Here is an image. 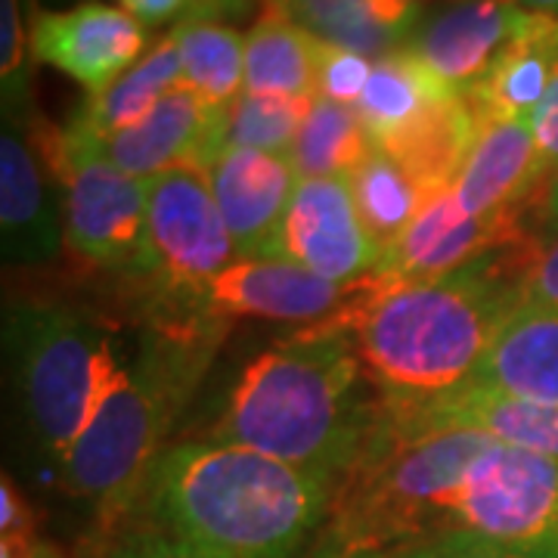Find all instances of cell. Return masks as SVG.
<instances>
[{"label": "cell", "mask_w": 558, "mask_h": 558, "mask_svg": "<svg viewBox=\"0 0 558 558\" xmlns=\"http://www.w3.org/2000/svg\"><path fill=\"white\" fill-rule=\"evenodd\" d=\"M341 558H388V553H354V556H341Z\"/></svg>", "instance_id": "obj_42"}, {"label": "cell", "mask_w": 558, "mask_h": 558, "mask_svg": "<svg viewBox=\"0 0 558 558\" xmlns=\"http://www.w3.org/2000/svg\"><path fill=\"white\" fill-rule=\"evenodd\" d=\"M524 20L527 10L515 0H457L418 25L407 50L465 94L519 35Z\"/></svg>", "instance_id": "obj_16"}, {"label": "cell", "mask_w": 558, "mask_h": 558, "mask_svg": "<svg viewBox=\"0 0 558 558\" xmlns=\"http://www.w3.org/2000/svg\"><path fill=\"white\" fill-rule=\"evenodd\" d=\"M348 178H301L279 227L274 258L332 282H357L379 264Z\"/></svg>", "instance_id": "obj_12"}, {"label": "cell", "mask_w": 558, "mask_h": 558, "mask_svg": "<svg viewBox=\"0 0 558 558\" xmlns=\"http://www.w3.org/2000/svg\"><path fill=\"white\" fill-rule=\"evenodd\" d=\"M531 128H534V137H537L539 149V165H543V174L553 180L558 174V69L543 100L531 116Z\"/></svg>", "instance_id": "obj_37"}, {"label": "cell", "mask_w": 558, "mask_h": 558, "mask_svg": "<svg viewBox=\"0 0 558 558\" xmlns=\"http://www.w3.org/2000/svg\"><path fill=\"white\" fill-rule=\"evenodd\" d=\"M183 81L180 69V53L174 35L159 40L143 60L134 62L121 78H116L106 90L87 97L75 116V124L84 128L94 137L109 140L112 134H121L146 119L165 94H171Z\"/></svg>", "instance_id": "obj_26"}, {"label": "cell", "mask_w": 558, "mask_h": 558, "mask_svg": "<svg viewBox=\"0 0 558 558\" xmlns=\"http://www.w3.org/2000/svg\"><path fill=\"white\" fill-rule=\"evenodd\" d=\"M307 109H311V100L242 94L233 106H227L223 149L227 146L230 149H255V153L292 159Z\"/></svg>", "instance_id": "obj_30"}, {"label": "cell", "mask_w": 558, "mask_h": 558, "mask_svg": "<svg viewBox=\"0 0 558 558\" xmlns=\"http://www.w3.org/2000/svg\"><path fill=\"white\" fill-rule=\"evenodd\" d=\"M35 558H62V556L57 553V549H53V546H47V543H44V546H40V553Z\"/></svg>", "instance_id": "obj_41"}, {"label": "cell", "mask_w": 558, "mask_h": 558, "mask_svg": "<svg viewBox=\"0 0 558 558\" xmlns=\"http://www.w3.org/2000/svg\"><path fill=\"white\" fill-rule=\"evenodd\" d=\"M351 336H304L260 351L242 369L211 438L336 481L373 435L381 398H369Z\"/></svg>", "instance_id": "obj_3"}, {"label": "cell", "mask_w": 558, "mask_h": 558, "mask_svg": "<svg viewBox=\"0 0 558 558\" xmlns=\"http://www.w3.org/2000/svg\"><path fill=\"white\" fill-rule=\"evenodd\" d=\"M478 131L481 121L465 94H453L416 121L398 143H391L385 156L398 161L428 199H438L440 193L457 186Z\"/></svg>", "instance_id": "obj_24"}, {"label": "cell", "mask_w": 558, "mask_h": 558, "mask_svg": "<svg viewBox=\"0 0 558 558\" xmlns=\"http://www.w3.org/2000/svg\"><path fill=\"white\" fill-rule=\"evenodd\" d=\"M348 183L354 193L360 220H363L369 240L379 245V252L400 240L413 227V220L425 211V205L432 202L422 193L416 180L379 149H373L360 161Z\"/></svg>", "instance_id": "obj_28"}, {"label": "cell", "mask_w": 558, "mask_h": 558, "mask_svg": "<svg viewBox=\"0 0 558 558\" xmlns=\"http://www.w3.org/2000/svg\"><path fill=\"white\" fill-rule=\"evenodd\" d=\"M178 40L183 84L211 106H233L245 94V38L215 20H183Z\"/></svg>", "instance_id": "obj_27"}, {"label": "cell", "mask_w": 558, "mask_h": 558, "mask_svg": "<svg viewBox=\"0 0 558 558\" xmlns=\"http://www.w3.org/2000/svg\"><path fill=\"white\" fill-rule=\"evenodd\" d=\"M450 524L515 556L558 553V462L490 440L459 484Z\"/></svg>", "instance_id": "obj_8"}, {"label": "cell", "mask_w": 558, "mask_h": 558, "mask_svg": "<svg viewBox=\"0 0 558 558\" xmlns=\"http://www.w3.org/2000/svg\"><path fill=\"white\" fill-rule=\"evenodd\" d=\"M329 499V481L215 438L165 447L140 494L153 524L220 558H292Z\"/></svg>", "instance_id": "obj_2"}, {"label": "cell", "mask_w": 558, "mask_h": 558, "mask_svg": "<svg viewBox=\"0 0 558 558\" xmlns=\"http://www.w3.org/2000/svg\"><path fill=\"white\" fill-rule=\"evenodd\" d=\"M205 174L236 255L274 258L279 227L301 180L292 159L227 146Z\"/></svg>", "instance_id": "obj_15"}, {"label": "cell", "mask_w": 558, "mask_h": 558, "mask_svg": "<svg viewBox=\"0 0 558 558\" xmlns=\"http://www.w3.org/2000/svg\"><path fill=\"white\" fill-rule=\"evenodd\" d=\"M57 178L69 248L87 264L146 277L149 274V186L109 159L106 143L75 121L35 140Z\"/></svg>", "instance_id": "obj_7"}, {"label": "cell", "mask_w": 558, "mask_h": 558, "mask_svg": "<svg viewBox=\"0 0 558 558\" xmlns=\"http://www.w3.org/2000/svg\"><path fill=\"white\" fill-rule=\"evenodd\" d=\"M319 40L292 20L267 10L245 38V94L314 100Z\"/></svg>", "instance_id": "obj_25"}, {"label": "cell", "mask_w": 558, "mask_h": 558, "mask_svg": "<svg viewBox=\"0 0 558 558\" xmlns=\"http://www.w3.org/2000/svg\"><path fill=\"white\" fill-rule=\"evenodd\" d=\"M381 407L407 428L481 432L499 444H512V447L558 462V407L499 398V395H487V391H475V388H462L450 398L432 400L422 407H391L385 400H381Z\"/></svg>", "instance_id": "obj_20"}, {"label": "cell", "mask_w": 558, "mask_h": 558, "mask_svg": "<svg viewBox=\"0 0 558 558\" xmlns=\"http://www.w3.org/2000/svg\"><path fill=\"white\" fill-rule=\"evenodd\" d=\"M223 128L227 109L202 100L190 84L180 81L140 124L102 143L109 159L124 174L149 180L171 168L208 171L211 161L223 153Z\"/></svg>", "instance_id": "obj_14"}, {"label": "cell", "mask_w": 558, "mask_h": 558, "mask_svg": "<svg viewBox=\"0 0 558 558\" xmlns=\"http://www.w3.org/2000/svg\"><path fill=\"white\" fill-rule=\"evenodd\" d=\"M267 10L373 62L407 50L418 28L416 0H267Z\"/></svg>", "instance_id": "obj_21"}, {"label": "cell", "mask_w": 558, "mask_h": 558, "mask_svg": "<svg viewBox=\"0 0 558 558\" xmlns=\"http://www.w3.org/2000/svg\"><path fill=\"white\" fill-rule=\"evenodd\" d=\"M524 215L527 208L490 215V218H472L459 205L457 193L447 190L425 205V211L413 220V227L381 252L376 270L363 279L379 299L403 286L450 277L499 245L531 233L534 227H527Z\"/></svg>", "instance_id": "obj_11"}, {"label": "cell", "mask_w": 558, "mask_h": 558, "mask_svg": "<svg viewBox=\"0 0 558 558\" xmlns=\"http://www.w3.org/2000/svg\"><path fill=\"white\" fill-rule=\"evenodd\" d=\"M558 69V16L527 13L519 35L502 47L465 100L478 121L531 119Z\"/></svg>", "instance_id": "obj_22"}, {"label": "cell", "mask_w": 558, "mask_h": 558, "mask_svg": "<svg viewBox=\"0 0 558 558\" xmlns=\"http://www.w3.org/2000/svg\"><path fill=\"white\" fill-rule=\"evenodd\" d=\"M521 304H537L558 314V230L537 233L527 267H524Z\"/></svg>", "instance_id": "obj_36"}, {"label": "cell", "mask_w": 558, "mask_h": 558, "mask_svg": "<svg viewBox=\"0 0 558 558\" xmlns=\"http://www.w3.org/2000/svg\"><path fill=\"white\" fill-rule=\"evenodd\" d=\"M373 153L369 134L354 106L314 97L292 149L299 178H351L360 161Z\"/></svg>", "instance_id": "obj_29"}, {"label": "cell", "mask_w": 558, "mask_h": 558, "mask_svg": "<svg viewBox=\"0 0 558 558\" xmlns=\"http://www.w3.org/2000/svg\"><path fill=\"white\" fill-rule=\"evenodd\" d=\"M369 75H373V60L351 53V50H341V47H329L319 40L317 97L354 106Z\"/></svg>", "instance_id": "obj_32"}, {"label": "cell", "mask_w": 558, "mask_h": 558, "mask_svg": "<svg viewBox=\"0 0 558 558\" xmlns=\"http://www.w3.org/2000/svg\"><path fill=\"white\" fill-rule=\"evenodd\" d=\"M537 233L506 242L450 277L385 292L363 311L357 351L385 403L422 407L469 388L502 319L521 304Z\"/></svg>", "instance_id": "obj_1"}, {"label": "cell", "mask_w": 558, "mask_h": 558, "mask_svg": "<svg viewBox=\"0 0 558 558\" xmlns=\"http://www.w3.org/2000/svg\"><path fill=\"white\" fill-rule=\"evenodd\" d=\"M360 295H363V279L332 282L289 260L236 258L196 292L165 304L218 323L258 317L301 323V329H317L336 314L348 311Z\"/></svg>", "instance_id": "obj_10"}, {"label": "cell", "mask_w": 558, "mask_h": 558, "mask_svg": "<svg viewBox=\"0 0 558 558\" xmlns=\"http://www.w3.org/2000/svg\"><path fill=\"white\" fill-rule=\"evenodd\" d=\"M149 186V274L161 299L196 292L240 258L220 218L208 174L171 168L146 180Z\"/></svg>", "instance_id": "obj_9"}, {"label": "cell", "mask_w": 558, "mask_h": 558, "mask_svg": "<svg viewBox=\"0 0 558 558\" xmlns=\"http://www.w3.org/2000/svg\"><path fill=\"white\" fill-rule=\"evenodd\" d=\"M539 215H543V233H556L558 230V174L546 183V193L539 199Z\"/></svg>", "instance_id": "obj_39"}, {"label": "cell", "mask_w": 558, "mask_h": 558, "mask_svg": "<svg viewBox=\"0 0 558 558\" xmlns=\"http://www.w3.org/2000/svg\"><path fill=\"white\" fill-rule=\"evenodd\" d=\"M490 440L465 428H407L381 407L366 447L332 487L311 558L391 553L453 531L450 509L459 484Z\"/></svg>", "instance_id": "obj_5"}, {"label": "cell", "mask_w": 558, "mask_h": 558, "mask_svg": "<svg viewBox=\"0 0 558 558\" xmlns=\"http://www.w3.org/2000/svg\"><path fill=\"white\" fill-rule=\"evenodd\" d=\"M521 558H558V553H543V556H521Z\"/></svg>", "instance_id": "obj_43"}, {"label": "cell", "mask_w": 558, "mask_h": 558, "mask_svg": "<svg viewBox=\"0 0 558 558\" xmlns=\"http://www.w3.org/2000/svg\"><path fill=\"white\" fill-rule=\"evenodd\" d=\"M546 183L531 119H497L481 124L453 193L465 215L490 218L531 208Z\"/></svg>", "instance_id": "obj_17"}, {"label": "cell", "mask_w": 558, "mask_h": 558, "mask_svg": "<svg viewBox=\"0 0 558 558\" xmlns=\"http://www.w3.org/2000/svg\"><path fill=\"white\" fill-rule=\"evenodd\" d=\"M44 546L35 512L10 475L0 481V558H35Z\"/></svg>", "instance_id": "obj_33"}, {"label": "cell", "mask_w": 558, "mask_h": 558, "mask_svg": "<svg viewBox=\"0 0 558 558\" xmlns=\"http://www.w3.org/2000/svg\"><path fill=\"white\" fill-rule=\"evenodd\" d=\"M100 558H220L215 553H205L202 546L190 539L165 531L161 524H140L112 534V539L102 546Z\"/></svg>", "instance_id": "obj_31"}, {"label": "cell", "mask_w": 558, "mask_h": 558, "mask_svg": "<svg viewBox=\"0 0 558 558\" xmlns=\"http://www.w3.org/2000/svg\"><path fill=\"white\" fill-rule=\"evenodd\" d=\"M469 388L558 407V314L519 304L502 319Z\"/></svg>", "instance_id": "obj_19"}, {"label": "cell", "mask_w": 558, "mask_h": 558, "mask_svg": "<svg viewBox=\"0 0 558 558\" xmlns=\"http://www.w3.org/2000/svg\"><path fill=\"white\" fill-rule=\"evenodd\" d=\"M388 558H521L512 549L499 546L494 539L469 534V531H444L435 537L407 543L391 549Z\"/></svg>", "instance_id": "obj_35"}, {"label": "cell", "mask_w": 558, "mask_h": 558, "mask_svg": "<svg viewBox=\"0 0 558 558\" xmlns=\"http://www.w3.org/2000/svg\"><path fill=\"white\" fill-rule=\"evenodd\" d=\"M146 32L131 13L106 3L35 13L32 57L78 81L94 97L143 60Z\"/></svg>", "instance_id": "obj_13"}, {"label": "cell", "mask_w": 558, "mask_h": 558, "mask_svg": "<svg viewBox=\"0 0 558 558\" xmlns=\"http://www.w3.org/2000/svg\"><path fill=\"white\" fill-rule=\"evenodd\" d=\"M121 10L131 13L140 25H159V22L178 16L180 10H186L196 0H119Z\"/></svg>", "instance_id": "obj_38"}, {"label": "cell", "mask_w": 558, "mask_h": 558, "mask_svg": "<svg viewBox=\"0 0 558 558\" xmlns=\"http://www.w3.org/2000/svg\"><path fill=\"white\" fill-rule=\"evenodd\" d=\"M0 78L7 109L22 102L25 94V25L20 0H0Z\"/></svg>", "instance_id": "obj_34"}, {"label": "cell", "mask_w": 558, "mask_h": 558, "mask_svg": "<svg viewBox=\"0 0 558 558\" xmlns=\"http://www.w3.org/2000/svg\"><path fill=\"white\" fill-rule=\"evenodd\" d=\"M50 168L13 124L0 137V233L3 258L10 264H44L65 240L62 205L50 190Z\"/></svg>", "instance_id": "obj_18"}, {"label": "cell", "mask_w": 558, "mask_h": 558, "mask_svg": "<svg viewBox=\"0 0 558 558\" xmlns=\"http://www.w3.org/2000/svg\"><path fill=\"white\" fill-rule=\"evenodd\" d=\"M230 323L161 304L140 326L134 351L100 416L60 465V487L81 499L102 527H116L146 487L180 410L211 366Z\"/></svg>", "instance_id": "obj_4"}, {"label": "cell", "mask_w": 558, "mask_h": 558, "mask_svg": "<svg viewBox=\"0 0 558 558\" xmlns=\"http://www.w3.org/2000/svg\"><path fill=\"white\" fill-rule=\"evenodd\" d=\"M3 341L25 422L60 472L128 363L119 326L72 304L22 301L7 314Z\"/></svg>", "instance_id": "obj_6"}, {"label": "cell", "mask_w": 558, "mask_h": 558, "mask_svg": "<svg viewBox=\"0 0 558 558\" xmlns=\"http://www.w3.org/2000/svg\"><path fill=\"white\" fill-rule=\"evenodd\" d=\"M453 94H462V90L438 78L410 50H400V53L373 62V75L366 81L360 100L354 102V112L363 121L373 149L385 153L416 121L425 119L438 102Z\"/></svg>", "instance_id": "obj_23"}, {"label": "cell", "mask_w": 558, "mask_h": 558, "mask_svg": "<svg viewBox=\"0 0 558 558\" xmlns=\"http://www.w3.org/2000/svg\"><path fill=\"white\" fill-rule=\"evenodd\" d=\"M521 10L527 13H546V16H558V0H515Z\"/></svg>", "instance_id": "obj_40"}]
</instances>
